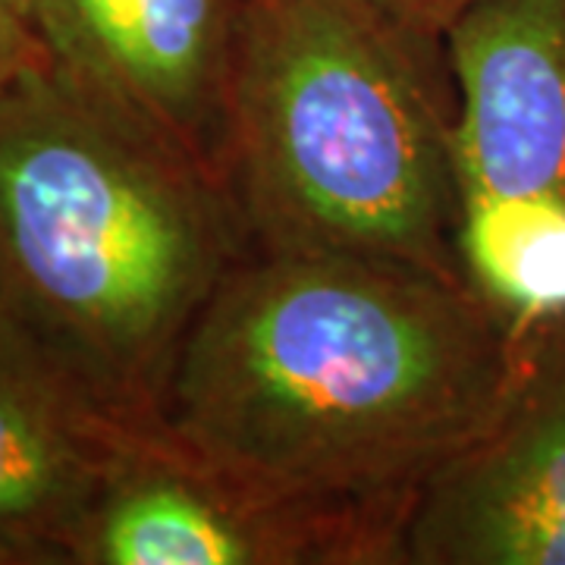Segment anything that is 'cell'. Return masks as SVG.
Instances as JSON below:
<instances>
[{
    "label": "cell",
    "mask_w": 565,
    "mask_h": 565,
    "mask_svg": "<svg viewBox=\"0 0 565 565\" xmlns=\"http://www.w3.org/2000/svg\"><path fill=\"white\" fill-rule=\"evenodd\" d=\"M25 3L51 63L223 185L239 0Z\"/></svg>",
    "instance_id": "cell-5"
},
{
    "label": "cell",
    "mask_w": 565,
    "mask_h": 565,
    "mask_svg": "<svg viewBox=\"0 0 565 565\" xmlns=\"http://www.w3.org/2000/svg\"><path fill=\"white\" fill-rule=\"evenodd\" d=\"M345 3L367 10L371 17L384 20L386 25L424 44L444 47L449 25L459 20V13L471 0H345Z\"/></svg>",
    "instance_id": "cell-10"
},
{
    "label": "cell",
    "mask_w": 565,
    "mask_h": 565,
    "mask_svg": "<svg viewBox=\"0 0 565 565\" xmlns=\"http://www.w3.org/2000/svg\"><path fill=\"white\" fill-rule=\"evenodd\" d=\"M531 337L412 264L245 252L182 340L161 424L252 497L403 565L418 490L497 418Z\"/></svg>",
    "instance_id": "cell-1"
},
{
    "label": "cell",
    "mask_w": 565,
    "mask_h": 565,
    "mask_svg": "<svg viewBox=\"0 0 565 565\" xmlns=\"http://www.w3.org/2000/svg\"><path fill=\"white\" fill-rule=\"evenodd\" d=\"M151 427L0 321V544L22 563H70L88 512Z\"/></svg>",
    "instance_id": "cell-8"
},
{
    "label": "cell",
    "mask_w": 565,
    "mask_h": 565,
    "mask_svg": "<svg viewBox=\"0 0 565 565\" xmlns=\"http://www.w3.org/2000/svg\"><path fill=\"white\" fill-rule=\"evenodd\" d=\"M465 282L531 337L565 318V202H468L459 221Z\"/></svg>",
    "instance_id": "cell-9"
},
{
    "label": "cell",
    "mask_w": 565,
    "mask_h": 565,
    "mask_svg": "<svg viewBox=\"0 0 565 565\" xmlns=\"http://www.w3.org/2000/svg\"><path fill=\"white\" fill-rule=\"evenodd\" d=\"M245 252L221 182L57 63L0 88V321L107 408L161 422L182 340Z\"/></svg>",
    "instance_id": "cell-2"
},
{
    "label": "cell",
    "mask_w": 565,
    "mask_h": 565,
    "mask_svg": "<svg viewBox=\"0 0 565 565\" xmlns=\"http://www.w3.org/2000/svg\"><path fill=\"white\" fill-rule=\"evenodd\" d=\"M403 565H565V318L531 337L497 418L424 481Z\"/></svg>",
    "instance_id": "cell-4"
},
{
    "label": "cell",
    "mask_w": 565,
    "mask_h": 565,
    "mask_svg": "<svg viewBox=\"0 0 565 565\" xmlns=\"http://www.w3.org/2000/svg\"><path fill=\"white\" fill-rule=\"evenodd\" d=\"M79 565H381L355 531L264 503L154 424L88 512Z\"/></svg>",
    "instance_id": "cell-6"
},
{
    "label": "cell",
    "mask_w": 565,
    "mask_h": 565,
    "mask_svg": "<svg viewBox=\"0 0 565 565\" xmlns=\"http://www.w3.org/2000/svg\"><path fill=\"white\" fill-rule=\"evenodd\" d=\"M51 61L25 0H0V88Z\"/></svg>",
    "instance_id": "cell-11"
},
{
    "label": "cell",
    "mask_w": 565,
    "mask_h": 565,
    "mask_svg": "<svg viewBox=\"0 0 565 565\" xmlns=\"http://www.w3.org/2000/svg\"><path fill=\"white\" fill-rule=\"evenodd\" d=\"M444 47L462 204L565 202V0H471Z\"/></svg>",
    "instance_id": "cell-7"
},
{
    "label": "cell",
    "mask_w": 565,
    "mask_h": 565,
    "mask_svg": "<svg viewBox=\"0 0 565 565\" xmlns=\"http://www.w3.org/2000/svg\"><path fill=\"white\" fill-rule=\"evenodd\" d=\"M223 189L248 252L462 280L446 47L345 0H239Z\"/></svg>",
    "instance_id": "cell-3"
},
{
    "label": "cell",
    "mask_w": 565,
    "mask_h": 565,
    "mask_svg": "<svg viewBox=\"0 0 565 565\" xmlns=\"http://www.w3.org/2000/svg\"><path fill=\"white\" fill-rule=\"evenodd\" d=\"M0 565H22L20 553H13L10 546L0 544Z\"/></svg>",
    "instance_id": "cell-12"
}]
</instances>
